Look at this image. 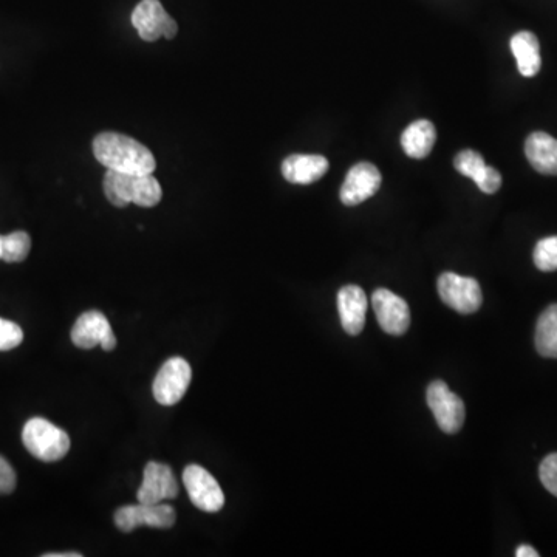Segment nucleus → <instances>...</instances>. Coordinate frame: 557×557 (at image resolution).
<instances>
[{
    "mask_svg": "<svg viewBox=\"0 0 557 557\" xmlns=\"http://www.w3.org/2000/svg\"><path fill=\"white\" fill-rule=\"evenodd\" d=\"M435 138H437V132H435L434 124L428 120H418L409 124L404 130L401 135V146L406 155L421 160L431 154Z\"/></svg>",
    "mask_w": 557,
    "mask_h": 557,
    "instance_id": "obj_17",
    "label": "nucleus"
},
{
    "mask_svg": "<svg viewBox=\"0 0 557 557\" xmlns=\"http://www.w3.org/2000/svg\"><path fill=\"white\" fill-rule=\"evenodd\" d=\"M16 488V472L13 466L0 455V494H11Z\"/></svg>",
    "mask_w": 557,
    "mask_h": 557,
    "instance_id": "obj_27",
    "label": "nucleus"
},
{
    "mask_svg": "<svg viewBox=\"0 0 557 557\" xmlns=\"http://www.w3.org/2000/svg\"><path fill=\"white\" fill-rule=\"evenodd\" d=\"M22 441L33 457L45 463L59 462L70 451L69 434L45 418L36 417L27 421Z\"/></svg>",
    "mask_w": 557,
    "mask_h": 557,
    "instance_id": "obj_2",
    "label": "nucleus"
},
{
    "mask_svg": "<svg viewBox=\"0 0 557 557\" xmlns=\"http://www.w3.org/2000/svg\"><path fill=\"white\" fill-rule=\"evenodd\" d=\"M534 342L544 358H557V304L550 305L539 316Z\"/></svg>",
    "mask_w": 557,
    "mask_h": 557,
    "instance_id": "obj_18",
    "label": "nucleus"
},
{
    "mask_svg": "<svg viewBox=\"0 0 557 557\" xmlns=\"http://www.w3.org/2000/svg\"><path fill=\"white\" fill-rule=\"evenodd\" d=\"M329 171V160L322 155L294 154L282 163L285 180L294 185L318 182Z\"/></svg>",
    "mask_w": 557,
    "mask_h": 557,
    "instance_id": "obj_14",
    "label": "nucleus"
},
{
    "mask_svg": "<svg viewBox=\"0 0 557 557\" xmlns=\"http://www.w3.org/2000/svg\"><path fill=\"white\" fill-rule=\"evenodd\" d=\"M517 557H539V553L530 545H520L516 551Z\"/></svg>",
    "mask_w": 557,
    "mask_h": 557,
    "instance_id": "obj_28",
    "label": "nucleus"
},
{
    "mask_svg": "<svg viewBox=\"0 0 557 557\" xmlns=\"http://www.w3.org/2000/svg\"><path fill=\"white\" fill-rule=\"evenodd\" d=\"M132 25L146 42L174 39L178 33L177 22L169 16L160 0H141L132 13Z\"/></svg>",
    "mask_w": 557,
    "mask_h": 557,
    "instance_id": "obj_6",
    "label": "nucleus"
},
{
    "mask_svg": "<svg viewBox=\"0 0 557 557\" xmlns=\"http://www.w3.org/2000/svg\"><path fill=\"white\" fill-rule=\"evenodd\" d=\"M534 264L540 271L557 270V236L545 237L537 243L533 254Z\"/></svg>",
    "mask_w": 557,
    "mask_h": 557,
    "instance_id": "obj_22",
    "label": "nucleus"
},
{
    "mask_svg": "<svg viewBox=\"0 0 557 557\" xmlns=\"http://www.w3.org/2000/svg\"><path fill=\"white\" fill-rule=\"evenodd\" d=\"M177 496L178 483L174 471L165 463H147L143 472V483L137 493L138 502L157 505Z\"/></svg>",
    "mask_w": 557,
    "mask_h": 557,
    "instance_id": "obj_11",
    "label": "nucleus"
},
{
    "mask_svg": "<svg viewBox=\"0 0 557 557\" xmlns=\"http://www.w3.org/2000/svg\"><path fill=\"white\" fill-rule=\"evenodd\" d=\"M474 182L475 185L479 186L480 191L485 192V194H496L502 186V175L497 169L486 165Z\"/></svg>",
    "mask_w": 557,
    "mask_h": 557,
    "instance_id": "obj_26",
    "label": "nucleus"
},
{
    "mask_svg": "<svg viewBox=\"0 0 557 557\" xmlns=\"http://www.w3.org/2000/svg\"><path fill=\"white\" fill-rule=\"evenodd\" d=\"M163 191H161L160 183L152 174L135 175L134 178V194H132V203L141 206V208H152L161 202Z\"/></svg>",
    "mask_w": 557,
    "mask_h": 557,
    "instance_id": "obj_20",
    "label": "nucleus"
},
{
    "mask_svg": "<svg viewBox=\"0 0 557 557\" xmlns=\"http://www.w3.org/2000/svg\"><path fill=\"white\" fill-rule=\"evenodd\" d=\"M191 378V366L186 359L178 356L169 359L155 376L154 387H152L155 400L161 406H175L180 403L188 392Z\"/></svg>",
    "mask_w": 557,
    "mask_h": 557,
    "instance_id": "obj_7",
    "label": "nucleus"
},
{
    "mask_svg": "<svg viewBox=\"0 0 557 557\" xmlns=\"http://www.w3.org/2000/svg\"><path fill=\"white\" fill-rule=\"evenodd\" d=\"M511 52L517 61V69L525 78H533L542 67L539 39L531 31H520L511 38Z\"/></svg>",
    "mask_w": 557,
    "mask_h": 557,
    "instance_id": "obj_16",
    "label": "nucleus"
},
{
    "mask_svg": "<svg viewBox=\"0 0 557 557\" xmlns=\"http://www.w3.org/2000/svg\"><path fill=\"white\" fill-rule=\"evenodd\" d=\"M525 154L537 172L557 175V140L545 132H534L527 138Z\"/></svg>",
    "mask_w": 557,
    "mask_h": 557,
    "instance_id": "obj_15",
    "label": "nucleus"
},
{
    "mask_svg": "<svg viewBox=\"0 0 557 557\" xmlns=\"http://www.w3.org/2000/svg\"><path fill=\"white\" fill-rule=\"evenodd\" d=\"M93 155L107 169L124 174H154L157 168L154 155L144 144L117 132L96 135L93 140Z\"/></svg>",
    "mask_w": 557,
    "mask_h": 557,
    "instance_id": "obj_1",
    "label": "nucleus"
},
{
    "mask_svg": "<svg viewBox=\"0 0 557 557\" xmlns=\"http://www.w3.org/2000/svg\"><path fill=\"white\" fill-rule=\"evenodd\" d=\"M175 519L177 516L174 508L166 503H157V505L138 503V505L123 506L113 517L118 530L123 533H130L140 527L168 530L174 527Z\"/></svg>",
    "mask_w": 557,
    "mask_h": 557,
    "instance_id": "obj_4",
    "label": "nucleus"
},
{
    "mask_svg": "<svg viewBox=\"0 0 557 557\" xmlns=\"http://www.w3.org/2000/svg\"><path fill=\"white\" fill-rule=\"evenodd\" d=\"M31 250V239L25 231H14L4 236V248H2V260L8 264H18L27 259Z\"/></svg>",
    "mask_w": 557,
    "mask_h": 557,
    "instance_id": "obj_21",
    "label": "nucleus"
},
{
    "mask_svg": "<svg viewBox=\"0 0 557 557\" xmlns=\"http://www.w3.org/2000/svg\"><path fill=\"white\" fill-rule=\"evenodd\" d=\"M2 248H4V236H0V260H2Z\"/></svg>",
    "mask_w": 557,
    "mask_h": 557,
    "instance_id": "obj_30",
    "label": "nucleus"
},
{
    "mask_svg": "<svg viewBox=\"0 0 557 557\" xmlns=\"http://www.w3.org/2000/svg\"><path fill=\"white\" fill-rule=\"evenodd\" d=\"M381 172L372 163H358L350 169L342 183L341 202L346 206L361 205L373 197L381 186Z\"/></svg>",
    "mask_w": 557,
    "mask_h": 557,
    "instance_id": "obj_12",
    "label": "nucleus"
},
{
    "mask_svg": "<svg viewBox=\"0 0 557 557\" xmlns=\"http://www.w3.org/2000/svg\"><path fill=\"white\" fill-rule=\"evenodd\" d=\"M83 554L79 553H47L44 557H81Z\"/></svg>",
    "mask_w": 557,
    "mask_h": 557,
    "instance_id": "obj_29",
    "label": "nucleus"
},
{
    "mask_svg": "<svg viewBox=\"0 0 557 557\" xmlns=\"http://www.w3.org/2000/svg\"><path fill=\"white\" fill-rule=\"evenodd\" d=\"M373 310L383 332L393 336H401L411 325L409 305L398 294L386 288H378L372 296Z\"/></svg>",
    "mask_w": 557,
    "mask_h": 557,
    "instance_id": "obj_10",
    "label": "nucleus"
},
{
    "mask_svg": "<svg viewBox=\"0 0 557 557\" xmlns=\"http://www.w3.org/2000/svg\"><path fill=\"white\" fill-rule=\"evenodd\" d=\"M426 400L441 431L457 434L462 429L466 417L465 404L462 398L449 390L448 384L443 381L429 384Z\"/></svg>",
    "mask_w": 557,
    "mask_h": 557,
    "instance_id": "obj_5",
    "label": "nucleus"
},
{
    "mask_svg": "<svg viewBox=\"0 0 557 557\" xmlns=\"http://www.w3.org/2000/svg\"><path fill=\"white\" fill-rule=\"evenodd\" d=\"M135 175L124 174V172L112 171L107 169L104 175V194L107 200L117 208H126L132 203L134 194Z\"/></svg>",
    "mask_w": 557,
    "mask_h": 557,
    "instance_id": "obj_19",
    "label": "nucleus"
},
{
    "mask_svg": "<svg viewBox=\"0 0 557 557\" xmlns=\"http://www.w3.org/2000/svg\"><path fill=\"white\" fill-rule=\"evenodd\" d=\"M369 307L366 293L358 285H346L338 293V310L342 329L349 335L356 336L363 332L366 325V313Z\"/></svg>",
    "mask_w": 557,
    "mask_h": 557,
    "instance_id": "obj_13",
    "label": "nucleus"
},
{
    "mask_svg": "<svg viewBox=\"0 0 557 557\" xmlns=\"http://www.w3.org/2000/svg\"><path fill=\"white\" fill-rule=\"evenodd\" d=\"M540 482L548 489V493L557 497V452L544 458L539 468Z\"/></svg>",
    "mask_w": 557,
    "mask_h": 557,
    "instance_id": "obj_25",
    "label": "nucleus"
},
{
    "mask_svg": "<svg viewBox=\"0 0 557 557\" xmlns=\"http://www.w3.org/2000/svg\"><path fill=\"white\" fill-rule=\"evenodd\" d=\"M24 332L16 322L0 318V352H10L21 346Z\"/></svg>",
    "mask_w": 557,
    "mask_h": 557,
    "instance_id": "obj_24",
    "label": "nucleus"
},
{
    "mask_svg": "<svg viewBox=\"0 0 557 557\" xmlns=\"http://www.w3.org/2000/svg\"><path fill=\"white\" fill-rule=\"evenodd\" d=\"M183 483L192 505L203 513H219L225 506V494L217 480L199 465H189L183 471Z\"/></svg>",
    "mask_w": 557,
    "mask_h": 557,
    "instance_id": "obj_8",
    "label": "nucleus"
},
{
    "mask_svg": "<svg viewBox=\"0 0 557 557\" xmlns=\"http://www.w3.org/2000/svg\"><path fill=\"white\" fill-rule=\"evenodd\" d=\"M72 341L79 349L101 346L106 352H112L117 347V336L101 311H87L79 316L73 325Z\"/></svg>",
    "mask_w": 557,
    "mask_h": 557,
    "instance_id": "obj_9",
    "label": "nucleus"
},
{
    "mask_svg": "<svg viewBox=\"0 0 557 557\" xmlns=\"http://www.w3.org/2000/svg\"><path fill=\"white\" fill-rule=\"evenodd\" d=\"M454 166L460 174L475 180V178L479 177L480 172L485 169L486 163L479 152L466 149V151L460 152V154L455 157Z\"/></svg>",
    "mask_w": 557,
    "mask_h": 557,
    "instance_id": "obj_23",
    "label": "nucleus"
},
{
    "mask_svg": "<svg viewBox=\"0 0 557 557\" xmlns=\"http://www.w3.org/2000/svg\"><path fill=\"white\" fill-rule=\"evenodd\" d=\"M437 287L441 301L460 315H471L482 307V288L472 277L443 273L438 277Z\"/></svg>",
    "mask_w": 557,
    "mask_h": 557,
    "instance_id": "obj_3",
    "label": "nucleus"
}]
</instances>
